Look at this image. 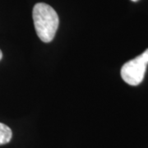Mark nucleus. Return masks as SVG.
I'll return each mask as SVG.
<instances>
[{
	"mask_svg": "<svg viewBox=\"0 0 148 148\" xmlns=\"http://www.w3.org/2000/svg\"><path fill=\"white\" fill-rule=\"evenodd\" d=\"M32 16L38 37L43 42H51L55 36L59 24L57 12L51 6L39 3L33 8Z\"/></svg>",
	"mask_w": 148,
	"mask_h": 148,
	"instance_id": "obj_1",
	"label": "nucleus"
},
{
	"mask_svg": "<svg viewBox=\"0 0 148 148\" xmlns=\"http://www.w3.org/2000/svg\"><path fill=\"white\" fill-rule=\"evenodd\" d=\"M148 64V49L141 55L123 64L121 69L123 80L131 86H138L144 79Z\"/></svg>",
	"mask_w": 148,
	"mask_h": 148,
	"instance_id": "obj_2",
	"label": "nucleus"
},
{
	"mask_svg": "<svg viewBox=\"0 0 148 148\" xmlns=\"http://www.w3.org/2000/svg\"><path fill=\"white\" fill-rule=\"evenodd\" d=\"M12 137V132L8 126L0 123V146L8 143Z\"/></svg>",
	"mask_w": 148,
	"mask_h": 148,
	"instance_id": "obj_3",
	"label": "nucleus"
},
{
	"mask_svg": "<svg viewBox=\"0 0 148 148\" xmlns=\"http://www.w3.org/2000/svg\"><path fill=\"white\" fill-rule=\"evenodd\" d=\"M3 58V53H2V51H1V49H0V60L2 59Z\"/></svg>",
	"mask_w": 148,
	"mask_h": 148,
	"instance_id": "obj_4",
	"label": "nucleus"
},
{
	"mask_svg": "<svg viewBox=\"0 0 148 148\" xmlns=\"http://www.w3.org/2000/svg\"><path fill=\"white\" fill-rule=\"evenodd\" d=\"M132 1H133V2H137V1H138V0H132Z\"/></svg>",
	"mask_w": 148,
	"mask_h": 148,
	"instance_id": "obj_5",
	"label": "nucleus"
}]
</instances>
